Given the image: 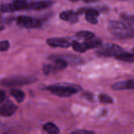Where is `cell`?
<instances>
[{
	"label": "cell",
	"instance_id": "6da1fadb",
	"mask_svg": "<svg viewBox=\"0 0 134 134\" xmlns=\"http://www.w3.org/2000/svg\"><path fill=\"white\" fill-rule=\"evenodd\" d=\"M43 90H48L54 95L61 98H69L82 91V88L77 84L60 82L45 86Z\"/></svg>",
	"mask_w": 134,
	"mask_h": 134
},
{
	"label": "cell",
	"instance_id": "7a4b0ae2",
	"mask_svg": "<svg viewBox=\"0 0 134 134\" xmlns=\"http://www.w3.org/2000/svg\"><path fill=\"white\" fill-rule=\"evenodd\" d=\"M110 32L118 39H128L134 37V30L130 27L129 24L119 20H110L108 22Z\"/></svg>",
	"mask_w": 134,
	"mask_h": 134
},
{
	"label": "cell",
	"instance_id": "3957f363",
	"mask_svg": "<svg viewBox=\"0 0 134 134\" xmlns=\"http://www.w3.org/2000/svg\"><path fill=\"white\" fill-rule=\"evenodd\" d=\"M50 60H53L52 63L44 64L43 67V73L47 75L60 72L66 69L69 63L64 59L61 58L54 57L51 56L49 57Z\"/></svg>",
	"mask_w": 134,
	"mask_h": 134
},
{
	"label": "cell",
	"instance_id": "277c9868",
	"mask_svg": "<svg viewBox=\"0 0 134 134\" xmlns=\"http://www.w3.org/2000/svg\"><path fill=\"white\" fill-rule=\"evenodd\" d=\"M36 79L33 77L17 75L9 77L1 80V85L5 87H14L34 83Z\"/></svg>",
	"mask_w": 134,
	"mask_h": 134
},
{
	"label": "cell",
	"instance_id": "5b68a950",
	"mask_svg": "<svg viewBox=\"0 0 134 134\" xmlns=\"http://www.w3.org/2000/svg\"><path fill=\"white\" fill-rule=\"evenodd\" d=\"M123 48L115 43H107L104 45H102L96 52V54L99 57L109 58L114 57L122 52Z\"/></svg>",
	"mask_w": 134,
	"mask_h": 134
},
{
	"label": "cell",
	"instance_id": "8992f818",
	"mask_svg": "<svg viewBox=\"0 0 134 134\" xmlns=\"http://www.w3.org/2000/svg\"><path fill=\"white\" fill-rule=\"evenodd\" d=\"M16 24L25 29L39 28L43 25V21L27 16H19L16 18Z\"/></svg>",
	"mask_w": 134,
	"mask_h": 134
},
{
	"label": "cell",
	"instance_id": "52a82bcc",
	"mask_svg": "<svg viewBox=\"0 0 134 134\" xmlns=\"http://www.w3.org/2000/svg\"><path fill=\"white\" fill-rule=\"evenodd\" d=\"M85 12L86 20L92 24H97L98 23V18L99 16V12L94 9H81L77 12V14H82Z\"/></svg>",
	"mask_w": 134,
	"mask_h": 134
},
{
	"label": "cell",
	"instance_id": "ba28073f",
	"mask_svg": "<svg viewBox=\"0 0 134 134\" xmlns=\"http://www.w3.org/2000/svg\"><path fill=\"white\" fill-rule=\"evenodd\" d=\"M17 106L11 101L7 100L1 105L0 107V114L3 116H10L16 112Z\"/></svg>",
	"mask_w": 134,
	"mask_h": 134
},
{
	"label": "cell",
	"instance_id": "9c48e42d",
	"mask_svg": "<svg viewBox=\"0 0 134 134\" xmlns=\"http://www.w3.org/2000/svg\"><path fill=\"white\" fill-rule=\"evenodd\" d=\"M47 44L52 47L67 48L71 45L68 40L63 38H51L47 40Z\"/></svg>",
	"mask_w": 134,
	"mask_h": 134
},
{
	"label": "cell",
	"instance_id": "30bf717a",
	"mask_svg": "<svg viewBox=\"0 0 134 134\" xmlns=\"http://www.w3.org/2000/svg\"><path fill=\"white\" fill-rule=\"evenodd\" d=\"M60 18L62 20L66 21L71 24H75L79 21L77 13L71 10L62 12L60 14Z\"/></svg>",
	"mask_w": 134,
	"mask_h": 134
},
{
	"label": "cell",
	"instance_id": "8fae6325",
	"mask_svg": "<svg viewBox=\"0 0 134 134\" xmlns=\"http://www.w3.org/2000/svg\"><path fill=\"white\" fill-rule=\"evenodd\" d=\"M114 90H134V79H130L124 81H120L113 84L111 86Z\"/></svg>",
	"mask_w": 134,
	"mask_h": 134
},
{
	"label": "cell",
	"instance_id": "7c38bea8",
	"mask_svg": "<svg viewBox=\"0 0 134 134\" xmlns=\"http://www.w3.org/2000/svg\"><path fill=\"white\" fill-rule=\"evenodd\" d=\"M52 3L49 1H36L30 2L29 9L35 10H41L43 9H47L52 6Z\"/></svg>",
	"mask_w": 134,
	"mask_h": 134
},
{
	"label": "cell",
	"instance_id": "4fadbf2b",
	"mask_svg": "<svg viewBox=\"0 0 134 134\" xmlns=\"http://www.w3.org/2000/svg\"><path fill=\"white\" fill-rule=\"evenodd\" d=\"M115 58H116V60H120V61L125 62L132 63L134 62V54L122 51L120 53L118 54L115 56Z\"/></svg>",
	"mask_w": 134,
	"mask_h": 134
},
{
	"label": "cell",
	"instance_id": "5bb4252c",
	"mask_svg": "<svg viewBox=\"0 0 134 134\" xmlns=\"http://www.w3.org/2000/svg\"><path fill=\"white\" fill-rule=\"evenodd\" d=\"M54 57L61 58L66 60L68 63L71 64H80L83 62V60L79 56H76L75 55H57V56H52Z\"/></svg>",
	"mask_w": 134,
	"mask_h": 134
},
{
	"label": "cell",
	"instance_id": "9a60e30c",
	"mask_svg": "<svg viewBox=\"0 0 134 134\" xmlns=\"http://www.w3.org/2000/svg\"><path fill=\"white\" fill-rule=\"evenodd\" d=\"M86 45L88 49H92V48H98L102 45V41L101 39L95 38V37L89 39H86L83 42Z\"/></svg>",
	"mask_w": 134,
	"mask_h": 134
},
{
	"label": "cell",
	"instance_id": "2e32d148",
	"mask_svg": "<svg viewBox=\"0 0 134 134\" xmlns=\"http://www.w3.org/2000/svg\"><path fill=\"white\" fill-rule=\"evenodd\" d=\"M15 10H23L29 9L30 2H27L26 0H14L13 3Z\"/></svg>",
	"mask_w": 134,
	"mask_h": 134
},
{
	"label": "cell",
	"instance_id": "e0dca14e",
	"mask_svg": "<svg viewBox=\"0 0 134 134\" xmlns=\"http://www.w3.org/2000/svg\"><path fill=\"white\" fill-rule=\"evenodd\" d=\"M12 96L15 99L18 103H22L25 99V94L22 90L18 89H11L10 91Z\"/></svg>",
	"mask_w": 134,
	"mask_h": 134
},
{
	"label": "cell",
	"instance_id": "ac0fdd59",
	"mask_svg": "<svg viewBox=\"0 0 134 134\" xmlns=\"http://www.w3.org/2000/svg\"><path fill=\"white\" fill-rule=\"evenodd\" d=\"M43 130L50 134H58L60 133V130L58 127L56 126L54 123L47 122L43 126Z\"/></svg>",
	"mask_w": 134,
	"mask_h": 134
},
{
	"label": "cell",
	"instance_id": "d6986e66",
	"mask_svg": "<svg viewBox=\"0 0 134 134\" xmlns=\"http://www.w3.org/2000/svg\"><path fill=\"white\" fill-rule=\"evenodd\" d=\"M71 46H72V48L74 49V51L80 52V53H82V52H86V51L88 50V48H86L85 43H79V42L75 40L72 41Z\"/></svg>",
	"mask_w": 134,
	"mask_h": 134
},
{
	"label": "cell",
	"instance_id": "ffe728a7",
	"mask_svg": "<svg viewBox=\"0 0 134 134\" xmlns=\"http://www.w3.org/2000/svg\"><path fill=\"white\" fill-rule=\"evenodd\" d=\"M76 37L81 39H85L86 40L94 37L95 34L89 31H80L76 33Z\"/></svg>",
	"mask_w": 134,
	"mask_h": 134
},
{
	"label": "cell",
	"instance_id": "44dd1931",
	"mask_svg": "<svg viewBox=\"0 0 134 134\" xmlns=\"http://www.w3.org/2000/svg\"><path fill=\"white\" fill-rule=\"evenodd\" d=\"M1 13H13V12L16 11L14 7H13V3L1 4Z\"/></svg>",
	"mask_w": 134,
	"mask_h": 134
},
{
	"label": "cell",
	"instance_id": "7402d4cb",
	"mask_svg": "<svg viewBox=\"0 0 134 134\" xmlns=\"http://www.w3.org/2000/svg\"><path fill=\"white\" fill-rule=\"evenodd\" d=\"M99 99L102 103H108V104H112L113 103V99L109 96L108 95L105 94H102L99 96Z\"/></svg>",
	"mask_w": 134,
	"mask_h": 134
},
{
	"label": "cell",
	"instance_id": "603a6c76",
	"mask_svg": "<svg viewBox=\"0 0 134 134\" xmlns=\"http://www.w3.org/2000/svg\"><path fill=\"white\" fill-rule=\"evenodd\" d=\"M121 18L124 20L125 22H127V24H128L129 25L134 24V15L130 16L127 15V14H122Z\"/></svg>",
	"mask_w": 134,
	"mask_h": 134
},
{
	"label": "cell",
	"instance_id": "cb8c5ba5",
	"mask_svg": "<svg viewBox=\"0 0 134 134\" xmlns=\"http://www.w3.org/2000/svg\"><path fill=\"white\" fill-rule=\"evenodd\" d=\"M9 47H10V43L8 41H1V43H0V49H1V52L7 51L9 49Z\"/></svg>",
	"mask_w": 134,
	"mask_h": 134
},
{
	"label": "cell",
	"instance_id": "d4e9b609",
	"mask_svg": "<svg viewBox=\"0 0 134 134\" xmlns=\"http://www.w3.org/2000/svg\"><path fill=\"white\" fill-rule=\"evenodd\" d=\"M72 133H77V134H90V133H94V132H91V131H88V130H77L74 131L72 132Z\"/></svg>",
	"mask_w": 134,
	"mask_h": 134
},
{
	"label": "cell",
	"instance_id": "484cf974",
	"mask_svg": "<svg viewBox=\"0 0 134 134\" xmlns=\"http://www.w3.org/2000/svg\"><path fill=\"white\" fill-rule=\"evenodd\" d=\"M83 97L85 99H87L89 101H91L93 98L92 94H91L90 93H86V94H83Z\"/></svg>",
	"mask_w": 134,
	"mask_h": 134
},
{
	"label": "cell",
	"instance_id": "4316f807",
	"mask_svg": "<svg viewBox=\"0 0 134 134\" xmlns=\"http://www.w3.org/2000/svg\"><path fill=\"white\" fill-rule=\"evenodd\" d=\"M0 98H1V99H0V103H3L4 100H5V93L3 90H1V91Z\"/></svg>",
	"mask_w": 134,
	"mask_h": 134
},
{
	"label": "cell",
	"instance_id": "83f0119b",
	"mask_svg": "<svg viewBox=\"0 0 134 134\" xmlns=\"http://www.w3.org/2000/svg\"><path fill=\"white\" fill-rule=\"evenodd\" d=\"M83 1L86 3H94L96 2L98 0H83Z\"/></svg>",
	"mask_w": 134,
	"mask_h": 134
},
{
	"label": "cell",
	"instance_id": "f1b7e54d",
	"mask_svg": "<svg viewBox=\"0 0 134 134\" xmlns=\"http://www.w3.org/2000/svg\"><path fill=\"white\" fill-rule=\"evenodd\" d=\"M71 1H79V0H70Z\"/></svg>",
	"mask_w": 134,
	"mask_h": 134
},
{
	"label": "cell",
	"instance_id": "f546056e",
	"mask_svg": "<svg viewBox=\"0 0 134 134\" xmlns=\"http://www.w3.org/2000/svg\"><path fill=\"white\" fill-rule=\"evenodd\" d=\"M133 51H134V48H133Z\"/></svg>",
	"mask_w": 134,
	"mask_h": 134
}]
</instances>
